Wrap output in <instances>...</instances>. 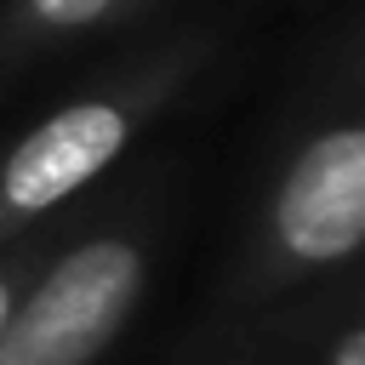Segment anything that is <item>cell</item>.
<instances>
[{
    "label": "cell",
    "mask_w": 365,
    "mask_h": 365,
    "mask_svg": "<svg viewBox=\"0 0 365 365\" xmlns=\"http://www.w3.org/2000/svg\"><path fill=\"white\" fill-rule=\"evenodd\" d=\"M200 57H205L200 40L165 46L131 63L125 74L57 103L46 120H34L0 154V245H11L23 228H34L57 205H68L80 188H91L194 80Z\"/></svg>",
    "instance_id": "cell-1"
},
{
    "label": "cell",
    "mask_w": 365,
    "mask_h": 365,
    "mask_svg": "<svg viewBox=\"0 0 365 365\" xmlns=\"http://www.w3.org/2000/svg\"><path fill=\"white\" fill-rule=\"evenodd\" d=\"M365 240V125L354 114L314 125L279 165L245 245L240 302L279 297L342 268Z\"/></svg>",
    "instance_id": "cell-2"
},
{
    "label": "cell",
    "mask_w": 365,
    "mask_h": 365,
    "mask_svg": "<svg viewBox=\"0 0 365 365\" xmlns=\"http://www.w3.org/2000/svg\"><path fill=\"white\" fill-rule=\"evenodd\" d=\"M154 268L143 228H97L34 268L6 331L0 365H97L131 325Z\"/></svg>",
    "instance_id": "cell-3"
},
{
    "label": "cell",
    "mask_w": 365,
    "mask_h": 365,
    "mask_svg": "<svg viewBox=\"0 0 365 365\" xmlns=\"http://www.w3.org/2000/svg\"><path fill=\"white\" fill-rule=\"evenodd\" d=\"M120 11H131V0H11L0 17V63L80 40V34L114 23Z\"/></svg>",
    "instance_id": "cell-4"
},
{
    "label": "cell",
    "mask_w": 365,
    "mask_h": 365,
    "mask_svg": "<svg viewBox=\"0 0 365 365\" xmlns=\"http://www.w3.org/2000/svg\"><path fill=\"white\" fill-rule=\"evenodd\" d=\"M46 262V251L40 245H0V331H6V319H11V308H17V297H23V285L34 279V268Z\"/></svg>",
    "instance_id": "cell-5"
},
{
    "label": "cell",
    "mask_w": 365,
    "mask_h": 365,
    "mask_svg": "<svg viewBox=\"0 0 365 365\" xmlns=\"http://www.w3.org/2000/svg\"><path fill=\"white\" fill-rule=\"evenodd\" d=\"M319 365H365V331H359V319H342V331L331 336V348H325Z\"/></svg>",
    "instance_id": "cell-6"
},
{
    "label": "cell",
    "mask_w": 365,
    "mask_h": 365,
    "mask_svg": "<svg viewBox=\"0 0 365 365\" xmlns=\"http://www.w3.org/2000/svg\"><path fill=\"white\" fill-rule=\"evenodd\" d=\"M137 6H143V0H131V11H137Z\"/></svg>",
    "instance_id": "cell-7"
}]
</instances>
